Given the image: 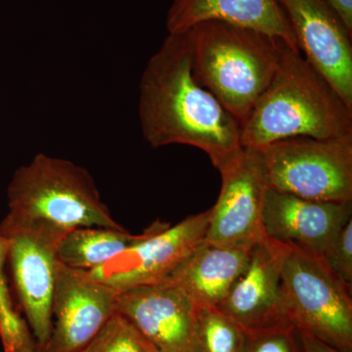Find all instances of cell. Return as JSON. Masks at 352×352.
I'll use <instances>...</instances> for the list:
<instances>
[{"label":"cell","instance_id":"obj_1","mask_svg":"<svg viewBox=\"0 0 352 352\" xmlns=\"http://www.w3.org/2000/svg\"><path fill=\"white\" fill-rule=\"evenodd\" d=\"M139 118L151 147L198 148L217 170L243 149L240 122L196 80L183 34H168L148 62L141 78Z\"/></svg>","mask_w":352,"mask_h":352},{"label":"cell","instance_id":"obj_2","mask_svg":"<svg viewBox=\"0 0 352 352\" xmlns=\"http://www.w3.org/2000/svg\"><path fill=\"white\" fill-rule=\"evenodd\" d=\"M293 138L352 140V108L298 50L284 45L272 80L241 124L243 148Z\"/></svg>","mask_w":352,"mask_h":352},{"label":"cell","instance_id":"obj_3","mask_svg":"<svg viewBox=\"0 0 352 352\" xmlns=\"http://www.w3.org/2000/svg\"><path fill=\"white\" fill-rule=\"evenodd\" d=\"M201 87L242 124L268 87L285 44L223 21H206L183 34Z\"/></svg>","mask_w":352,"mask_h":352},{"label":"cell","instance_id":"obj_4","mask_svg":"<svg viewBox=\"0 0 352 352\" xmlns=\"http://www.w3.org/2000/svg\"><path fill=\"white\" fill-rule=\"evenodd\" d=\"M8 208L0 234L32 224L64 234L80 227L124 229L113 219L85 168L44 154L36 155L14 173Z\"/></svg>","mask_w":352,"mask_h":352},{"label":"cell","instance_id":"obj_5","mask_svg":"<svg viewBox=\"0 0 352 352\" xmlns=\"http://www.w3.org/2000/svg\"><path fill=\"white\" fill-rule=\"evenodd\" d=\"M281 291L288 318L340 352H352V286L320 254L283 244Z\"/></svg>","mask_w":352,"mask_h":352},{"label":"cell","instance_id":"obj_6","mask_svg":"<svg viewBox=\"0 0 352 352\" xmlns=\"http://www.w3.org/2000/svg\"><path fill=\"white\" fill-rule=\"evenodd\" d=\"M268 186L324 201H352V140L293 138L258 150Z\"/></svg>","mask_w":352,"mask_h":352},{"label":"cell","instance_id":"obj_7","mask_svg":"<svg viewBox=\"0 0 352 352\" xmlns=\"http://www.w3.org/2000/svg\"><path fill=\"white\" fill-rule=\"evenodd\" d=\"M221 188L210 208L205 242L252 249L267 238L263 207L268 182L261 153L243 148L219 170Z\"/></svg>","mask_w":352,"mask_h":352},{"label":"cell","instance_id":"obj_8","mask_svg":"<svg viewBox=\"0 0 352 352\" xmlns=\"http://www.w3.org/2000/svg\"><path fill=\"white\" fill-rule=\"evenodd\" d=\"M0 235L8 242L7 263L21 309L43 352L52 333L53 296L59 265L57 247L65 234L34 224Z\"/></svg>","mask_w":352,"mask_h":352},{"label":"cell","instance_id":"obj_9","mask_svg":"<svg viewBox=\"0 0 352 352\" xmlns=\"http://www.w3.org/2000/svg\"><path fill=\"white\" fill-rule=\"evenodd\" d=\"M208 217V210L190 215L173 226L157 220L146 229L142 240L87 273L118 292L162 283L205 239Z\"/></svg>","mask_w":352,"mask_h":352},{"label":"cell","instance_id":"obj_10","mask_svg":"<svg viewBox=\"0 0 352 352\" xmlns=\"http://www.w3.org/2000/svg\"><path fill=\"white\" fill-rule=\"evenodd\" d=\"M308 63L352 108V34L326 0H278Z\"/></svg>","mask_w":352,"mask_h":352},{"label":"cell","instance_id":"obj_11","mask_svg":"<svg viewBox=\"0 0 352 352\" xmlns=\"http://www.w3.org/2000/svg\"><path fill=\"white\" fill-rule=\"evenodd\" d=\"M119 292L85 271L60 263L52 307V333L43 352H80L117 314Z\"/></svg>","mask_w":352,"mask_h":352},{"label":"cell","instance_id":"obj_12","mask_svg":"<svg viewBox=\"0 0 352 352\" xmlns=\"http://www.w3.org/2000/svg\"><path fill=\"white\" fill-rule=\"evenodd\" d=\"M197 307L179 289L162 282L119 292L117 314L157 352H196Z\"/></svg>","mask_w":352,"mask_h":352},{"label":"cell","instance_id":"obj_13","mask_svg":"<svg viewBox=\"0 0 352 352\" xmlns=\"http://www.w3.org/2000/svg\"><path fill=\"white\" fill-rule=\"evenodd\" d=\"M282 254L283 244L268 237L254 245L247 268L217 307L245 333L292 323L282 296Z\"/></svg>","mask_w":352,"mask_h":352},{"label":"cell","instance_id":"obj_14","mask_svg":"<svg viewBox=\"0 0 352 352\" xmlns=\"http://www.w3.org/2000/svg\"><path fill=\"white\" fill-rule=\"evenodd\" d=\"M352 219V201L308 200L268 188L264 232L270 239L321 254Z\"/></svg>","mask_w":352,"mask_h":352},{"label":"cell","instance_id":"obj_15","mask_svg":"<svg viewBox=\"0 0 352 352\" xmlns=\"http://www.w3.org/2000/svg\"><path fill=\"white\" fill-rule=\"evenodd\" d=\"M214 20L263 32L298 50L278 0H173L166 24L168 34H182Z\"/></svg>","mask_w":352,"mask_h":352},{"label":"cell","instance_id":"obj_16","mask_svg":"<svg viewBox=\"0 0 352 352\" xmlns=\"http://www.w3.org/2000/svg\"><path fill=\"white\" fill-rule=\"evenodd\" d=\"M252 249L203 241L164 282L179 289L197 307H217L247 268Z\"/></svg>","mask_w":352,"mask_h":352},{"label":"cell","instance_id":"obj_17","mask_svg":"<svg viewBox=\"0 0 352 352\" xmlns=\"http://www.w3.org/2000/svg\"><path fill=\"white\" fill-rule=\"evenodd\" d=\"M145 236L146 230L139 235H133L127 232L126 228L73 229L65 234L58 243V261L72 270L89 272L117 258Z\"/></svg>","mask_w":352,"mask_h":352},{"label":"cell","instance_id":"obj_18","mask_svg":"<svg viewBox=\"0 0 352 352\" xmlns=\"http://www.w3.org/2000/svg\"><path fill=\"white\" fill-rule=\"evenodd\" d=\"M8 242L0 235V340L4 352H41L27 321L14 302L6 266Z\"/></svg>","mask_w":352,"mask_h":352},{"label":"cell","instance_id":"obj_19","mask_svg":"<svg viewBox=\"0 0 352 352\" xmlns=\"http://www.w3.org/2000/svg\"><path fill=\"white\" fill-rule=\"evenodd\" d=\"M247 333L214 307H197L196 352H243Z\"/></svg>","mask_w":352,"mask_h":352},{"label":"cell","instance_id":"obj_20","mask_svg":"<svg viewBox=\"0 0 352 352\" xmlns=\"http://www.w3.org/2000/svg\"><path fill=\"white\" fill-rule=\"evenodd\" d=\"M80 352H157L138 329L119 314L109 319Z\"/></svg>","mask_w":352,"mask_h":352},{"label":"cell","instance_id":"obj_21","mask_svg":"<svg viewBox=\"0 0 352 352\" xmlns=\"http://www.w3.org/2000/svg\"><path fill=\"white\" fill-rule=\"evenodd\" d=\"M243 352H303L300 331L293 323L247 333Z\"/></svg>","mask_w":352,"mask_h":352},{"label":"cell","instance_id":"obj_22","mask_svg":"<svg viewBox=\"0 0 352 352\" xmlns=\"http://www.w3.org/2000/svg\"><path fill=\"white\" fill-rule=\"evenodd\" d=\"M320 256L336 275L352 286V219Z\"/></svg>","mask_w":352,"mask_h":352},{"label":"cell","instance_id":"obj_23","mask_svg":"<svg viewBox=\"0 0 352 352\" xmlns=\"http://www.w3.org/2000/svg\"><path fill=\"white\" fill-rule=\"evenodd\" d=\"M352 34V0H326Z\"/></svg>","mask_w":352,"mask_h":352},{"label":"cell","instance_id":"obj_24","mask_svg":"<svg viewBox=\"0 0 352 352\" xmlns=\"http://www.w3.org/2000/svg\"><path fill=\"white\" fill-rule=\"evenodd\" d=\"M300 333L303 352H340L307 333L300 332Z\"/></svg>","mask_w":352,"mask_h":352}]
</instances>
